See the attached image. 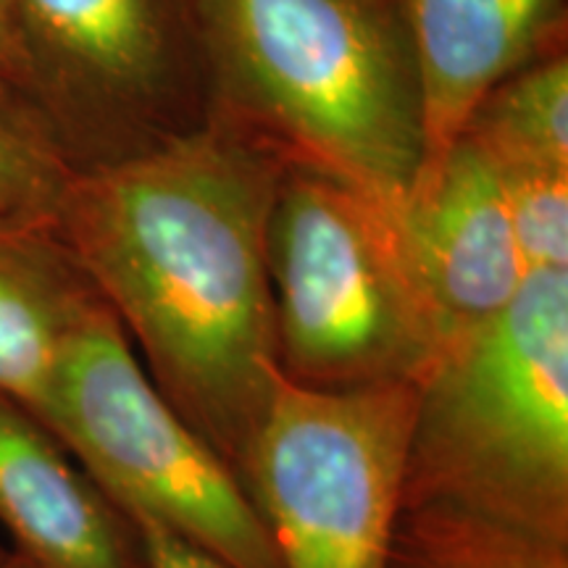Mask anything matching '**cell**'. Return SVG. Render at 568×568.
Masks as SVG:
<instances>
[{
  "mask_svg": "<svg viewBox=\"0 0 568 568\" xmlns=\"http://www.w3.org/2000/svg\"><path fill=\"white\" fill-rule=\"evenodd\" d=\"M284 169L253 134L211 119L71 174L53 216L155 389L243 485L282 379L266 226Z\"/></svg>",
  "mask_w": 568,
  "mask_h": 568,
  "instance_id": "1",
  "label": "cell"
},
{
  "mask_svg": "<svg viewBox=\"0 0 568 568\" xmlns=\"http://www.w3.org/2000/svg\"><path fill=\"white\" fill-rule=\"evenodd\" d=\"M211 119L400 222L424 95L400 0H195Z\"/></svg>",
  "mask_w": 568,
  "mask_h": 568,
  "instance_id": "2",
  "label": "cell"
},
{
  "mask_svg": "<svg viewBox=\"0 0 568 568\" xmlns=\"http://www.w3.org/2000/svg\"><path fill=\"white\" fill-rule=\"evenodd\" d=\"M568 545V268L531 272L416 389L403 503Z\"/></svg>",
  "mask_w": 568,
  "mask_h": 568,
  "instance_id": "3",
  "label": "cell"
},
{
  "mask_svg": "<svg viewBox=\"0 0 568 568\" xmlns=\"http://www.w3.org/2000/svg\"><path fill=\"white\" fill-rule=\"evenodd\" d=\"M276 358L314 393L418 387L445 337L393 213L287 166L266 226Z\"/></svg>",
  "mask_w": 568,
  "mask_h": 568,
  "instance_id": "4",
  "label": "cell"
},
{
  "mask_svg": "<svg viewBox=\"0 0 568 568\" xmlns=\"http://www.w3.org/2000/svg\"><path fill=\"white\" fill-rule=\"evenodd\" d=\"M38 418L130 518H153L230 568H282L245 485L155 389L105 303L63 347Z\"/></svg>",
  "mask_w": 568,
  "mask_h": 568,
  "instance_id": "5",
  "label": "cell"
},
{
  "mask_svg": "<svg viewBox=\"0 0 568 568\" xmlns=\"http://www.w3.org/2000/svg\"><path fill=\"white\" fill-rule=\"evenodd\" d=\"M24 103L71 174L211 122L195 0H13Z\"/></svg>",
  "mask_w": 568,
  "mask_h": 568,
  "instance_id": "6",
  "label": "cell"
},
{
  "mask_svg": "<svg viewBox=\"0 0 568 568\" xmlns=\"http://www.w3.org/2000/svg\"><path fill=\"white\" fill-rule=\"evenodd\" d=\"M416 389L314 393L282 376L245 471L282 568H389Z\"/></svg>",
  "mask_w": 568,
  "mask_h": 568,
  "instance_id": "7",
  "label": "cell"
},
{
  "mask_svg": "<svg viewBox=\"0 0 568 568\" xmlns=\"http://www.w3.org/2000/svg\"><path fill=\"white\" fill-rule=\"evenodd\" d=\"M397 224L445 347L500 314L527 282L506 184L468 138L416 176Z\"/></svg>",
  "mask_w": 568,
  "mask_h": 568,
  "instance_id": "8",
  "label": "cell"
},
{
  "mask_svg": "<svg viewBox=\"0 0 568 568\" xmlns=\"http://www.w3.org/2000/svg\"><path fill=\"white\" fill-rule=\"evenodd\" d=\"M424 95V159L435 169L481 98L529 61L568 48V0H400Z\"/></svg>",
  "mask_w": 568,
  "mask_h": 568,
  "instance_id": "9",
  "label": "cell"
},
{
  "mask_svg": "<svg viewBox=\"0 0 568 568\" xmlns=\"http://www.w3.org/2000/svg\"><path fill=\"white\" fill-rule=\"evenodd\" d=\"M0 527L42 568H145L138 527L59 437L0 393Z\"/></svg>",
  "mask_w": 568,
  "mask_h": 568,
  "instance_id": "10",
  "label": "cell"
},
{
  "mask_svg": "<svg viewBox=\"0 0 568 568\" xmlns=\"http://www.w3.org/2000/svg\"><path fill=\"white\" fill-rule=\"evenodd\" d=\"M101 303L53 219L0 216V393L40 416L63 347Z\"/></svg>",
  "mask_w": 568,
  "mask_h": 568,
  "instance_id": "11",
  "label": "cell"
},
{
  "mask_svg": "<svg viewBox=\"0 0 568 568\" xmlns=\"http://www.w3.org/2000/svg\"><path fill=\"white\" fill-rule=\"evenodd\" d=\"M460 138L471 140L500 174H568V48L497 82Z\"/></svg>",
  "mask_w": 568,
  "mask_h": 568,
  "instance_id": "12",
  "label": "cell"
},
{
  "mask_svg": "<svg viewBox=\"0 0 568 568\" xmlns=\"http://www.w3.org/2000/svg\"><path fill=\"white\" fill-rule=\"evenodd\" d=\"M389 568H568V545L447 506L400 508Z\"/></svg>",
  "mask_w": 568,
  "mask_h": 568,
  "instance_id": "13",
  "label": "cell"
},
{
  "mask_svg": "<svg viewBox=\"0 0 568 568\" xmlns=\"http://www.w3.org/2000/svg\"><path fill=\"white\" fill-rule=\"evenodd\" d=\"M69 180L34 113L0 84V216L53 219Z\"/></svg>",
  "mask_w": 568,
  "mask_h": 568,
  "instance_id": "14",
  "label": "cell"
},
{
  "mask_svg": "<svg viewBox=\"0 0 568 568\" xmlns=\"http://www.w3.org/2000/svg\"><path fill=\"white\" fill-rule=\"evenodd\" d=\"M527 272L568 268V174H500Z\"/></svg>",
  "mask_w": 568,
  "mask_h": 568,
  "instance_id": "15",
  "label": "cell"
},
{
  "mask_svg": "<svg viewBox=\"0 0 568 568\" xmlns=\"http://www.w3.org/2000/svg\"><path fill=\"white\" fill-rule=\"evenodd\" d=\"M130 521L138 527L145 568H230L216 556L166 529L163 524L148 516H132Z\"/></svg>",
  "mask_w": 568,
  "mask_h": 568,
  "instance_id": "16",
  "label": "cell"
},
{
  "mask_svg": "<svg viewBox=\"0 0 568 568\" xmlns=\"http://www.w3.org/2000/svg\"><path fill=\"white\" fill-rule=\"evenodd\" d=\"M0 84L24 101V82H21V53L13 0H0ZM30 109V105H27Z\"/></svg>",
  "mask_w": 568,
  "mask_h": 568,
  "instance_id": "17",
  "label": "cell"
},
{
  "mask_svg": "<svg viewBox=\"0 0 568 568\" xmlns=\"http://www.w3.org/2000/svg\"><path fill=\"white\" fill-rule=\"evenodd\" d=\"M0 568H42V566L30 556H24V552L11 548V545H0Z\"/></svg>",
  "mask_w": 568,
  "mask_h": 568,
  "instance_id": "18",
  "label": "cell"
}]
</instances>
